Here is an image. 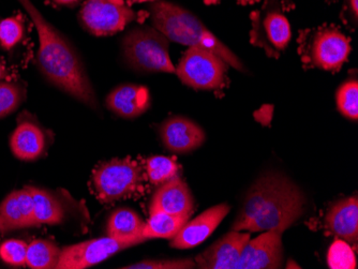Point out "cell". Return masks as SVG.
I'll return each instance as SVG.
<instances>
[{
	"label": "cell",
	"mask_w": 358,
	"mask_h": 269,
	"mask_svg": "<svg viewBox=\"0 0 358 269\" xmlns=\"http://www.w3.org/2000/svg\"><path fill=\"white\" fill-rule=\"evenodd\" d=\"M227 64L209 50L190 46L179 60L175 73L179 80L196 90H213L222 86Z\"/></svg>",
	"instance_id": "cell-5"
},
{
	"label": "cell",
	"mask_w": 358,
	"mask_h": 269,
	"mask_svg": "<svg viewBox=\"0 0 358 269\" xmlns=\"http://www.w3.org/2000/svg\"><path fill=\"white\" fill-rule=\"evenodd\" d=\"M194 200L190 189L178 175L161 184L150 204V214L164 212L177 217H190Z\"/></svg>",
	"instance_id": "cell-14"
},
{
	"label": "cell",
	"mask_w": 358,
	"mask_h": 269,
	"mask_svg": "<svg viewBox=\"0 0 358 269\" xmlns=\"http://www.w3.org/2000/svg\"><path fill=\"white\" fill-rule=\"evenodd\" d=\"M325 224L333 234L348 244H357V196H351L336 203L327 212Z\"/></svg>",
	"instance_id": "cell-17"
},
{
	"label": "cell",
	"mask_w": 358,
	"mask_h": 269,
	"mask_svg": "<svg viewBox=\"0 0 358 269\" xmlns=\"http://www.w3.org/2000/svg\"><path fill=\"white\" fill-rule=\"evenodd\" d=\"M162 143L173 152L186 154L203 145L206 136L204 130L193 120L182 116L169 118L160 128Z\"/></svg>",
	"instance_id": "cell-13"
},
{
	"label": "cell",
	"mask_w": 358,
	"mask_h": 269,
	"mask_svg": "<svg viewBox=\"0 0 358 269\" xmlns=\"http://www.w3.org/2000/svg\"><path fill=\"white\" fill-rule=\"evenodd\" d=\"M25 99L23 86L14 82L0 81V118L14 113Z\"/></svg>",
	"instance_id": "cell-25"
},
{
	"label": "cell",
	"mask_w": 358,
	"mask_h": 269,
	"mask_svg": "<svg viewBox=\"0 0 358 269\" xmlns=\"http://www.w3.org/2000/svg\"><path fill=\"white\" fill-rule=\"evenodd\" d=\"M54 3L58 6H62V7L74 8L78 6L82 0H52Z\"/></svg>",
	"instance_id": "cell-30"
},
{
	"label": "cell",
	"mask_w": 358,
	"mask_h": 269,
	"mask_svg": "<svg viewBox=\"0 0 358 269\" xmlns=\"http://www.w3.org/2000/svg\"><path fill=\"white\" fill-rule=\"evenodd\" d=\"M142 182V166L130 158L104 162L92 174L94 194L102 203L130 198L140 190Z\"/></svg>",
	"instance_id": "cell-4"
},
{
	"label": "cell",
	"mask_w": 358,
	"mask_h": 269,
	"mask_svg": "<svg viewBox=\"0 0 358 269\" xmlns=\"http://www.w3.org/2000/svg\"><path fill=\"white\" fill-rule=\"evenodd\" d=\"M136 3H144V1H154V0H134Z\"/></svg>",
	"instance_id": "cell-36"
},
{
	"label": "cell",
	"mask_w": 358,
	"mask_h": 269,
	"mask_svg": "<svg viewBox=\"0 0 358 269\" xmlns=\"http://www.w3.org/2000/svg\"><path fill=\"white\" fill-rule=\"evenodd\" d=\"M350 40L335 28H324L313 38L311 60L327 71H339L351 53Z\"/></svg>",
	"instance_id": "cell-10"
},
{
	"label": "cell",
	"mask_w": 358,
	"mask_h": 269,
	"mask_svg": "<svg viewBox=\"0 0 358 269\" xmlns=\"http://www.w3.org/2000/svg\"><path fill=\"white\" fill-rule=\"evenodd\" d=\"M152 25L170 41L200 46L220 56L227 65L245 71L243 62L192 12L168 0H154L148 6Z\"/></svg>",
	"instance_id": "cell-2"
},
{
	"label": "cell",
	"mask_w": 358,
	"mask_h": 269,
	"mask_svg": "<svg viewBox=\"0 0 358 269\" xmlns=\"http://www.w3.org/2000/svg\"><path fill=\"white\" fill-rule=\"evenodd\" d=\"M239 3H243V5H247V3H252L257 1V0H238Z\"/></svg>",
	"instance_id": "cell-34"
},
{
	"label": "cell",
	"mask_w": 358,
	"mask_h": 269,
	"mask_svg": "<svg viewBox=\"0 0 358 269\" xmlns=\"http://www.w3.org/2000/svg\"><path fill=\"white\" fill-rule=\"evenodd\" d=\"M7 76V70H6L5 66L3 62L0 60V81Z\"/></svg>",
	"instance_id": "cell-32"
},
{
	"label": "cell",
	"mask_w": 358,
	"mask_h": 269,
	"mask_svg": "<svg viewBox=\"0 0 358 269\" xmlns=\"http://www.w3.org/2000/svg\"><path fill=\"white\" fill-rule=\"evenodd\" d=\"M337 108L341 115L356 122L358 118V82L349 80L338 88L336 94Z\"/></svg>",
	"instance_id": "cell-23"
},
{
	"label": "cell",
	"mask_w": 358,
	"mask_h": 269,
	"mask_svg": "<svg viewBox=\"0 0 358 269\" xmlns=\"http://www.w3.org/2000/svg\"><path fill=\"white\" fill-rule=\"evenodd\" d=\"M146 242L142 237L106 236L62 249L57 269H85L103 262L115 253Z\"/></svg>",
	"instance_id": "cell-7"
},
{
	"label": "cell",
	"mask_w": 358,
	"mask_h": 269,
	"mask_svg": "<svg viewBox=\"0 0 358 269\" xmlns=\"http://www.w3.org/2000/svg\"><path fill=\"white\" fill-rule=\"evenodd\" d=\"M126 269H191L196 264L191 259H173V260H146L136 264L122 267Z\"/></svg>",
	"instance_id": "cell-29"
},
{
	"label": "cell",
	"mask_w": 358,
	"mask_h": 269,
	"mask_svg": "<svg viewBox=\"0 0 358 269\" xmlns=\"http://www.w3.org/2000/svg\"><path fill=\"white\" fill-rule=\"evenodd\" d=\"M178 166L172 158L164 156H155L146 161V172L150 182L162 184L178 175Z\"/></svg>",
	"instance_id": "cell-24"
},
{
	"label": "cell",
	"mask_w": 358,
	"mask_h": 269,
	"mask_svg": "<svg viewBox=\"0 0 358 269\" xmlns=\"http://www.w3.org/2000/svg\"><path fill=\"white\" fill-rule=\"evenodd\" d=\"M301 189L280 174H267L249 190L233 231L265 232L285 226L289 228L305 208Z\"/></svg>",
	"instance_id": "cell-1"
},
{
	"label": "cell",
	"mask_w": 358,
	"mask_h": 269,
	"mask_svg": "<svg viewBox=\"0 0 358 269\" xmlns=\"http://www.w3.org/2000/svg\"><path fill=\"white\" fill-rule=\"evenodd\" d=\"M327 264L331 269L356 268L355 254L350 244L343 240H336L329 248Z\"/></svg>",
	"instance_id": "cell-26"
},
{
	"label": "cell",
	"mask_w": 358,
	"mask_h": 269,
	"mask_svg": "<svg viewBox=\"0 0 358 269\" xmlns=\"http://www.w3.org/2000/svg\"><path fill=\"white\" fill-rule=\"evenodd\" d=\"M170 40L150 26H138L122 38V49L129 67L144 73H175L169 55Z\"/></svg>",
	"instance_id": "cell-3"
},
{
	"label": "cell",
	"mask_w": 358,
	"mask_h": 269,
	"mask_svg": "<svg viewBox=\"0 0 358 269\" xmlns=\"http://www.w3.org/2000/svg\"><path fill=\"white\" fill-rule=\"evenodd\" d=\"M229 212V205L219 204L205 210L190 222L187 221L176 236L172 238L171 247L184 250L199 246L218 228Z\"/></svg>",
	"instance_id": "cell-12"
},
{
	"label": "cell",
	"mask_w": 358,
	"mask_h": 269,
	"mask_svg": "<svg viewBox=\"0 0 358 269\" xmlns=\"http://www.w3.org/2000/svg\"><path fill=\"white\" fill-rule=\"evenodd\" d=\"M24 37V21L21 17H10L0 22V45L6 51L13 49Z\"/></svg>",
	"instance_id": "cell-27"
},
{
	"label": "cell",
	"mask_w": 358,
	"mask_h": 269,
	"mask_svg": "<svg viewBox=\"0 0 358 269\" xmlns=\"http://www.w3.org/2000/svg\"><path fill=\"white\" fill-rule=\"evenodd\" d=\"M27 247L23 240H6L0 245V259L13 267L25 266Z\"/></svg>",
	"instance_id": "cell-28"
},
{
	"label": "cell",
	"mask_w": 358,
	"mask_h": 269,
	"mask_svg": "<svg viewBox=\"0 0 358 269\" xmlns=\"http://www.w3.org/2000/svg\"><path fill=\"white\" fill-rule=\"evenodd\" d=\"M145 222L134 210L120 208L108 220L106 233L112 237H143ZM146 240V238H145Z\"/></svg>",
	"instance_id": "cell-21"
},
{
	"label": "cell",
	"mask_w": 358,
	"mask_h": 269,
	"mask_svg": "<svg viewBox=\"0 0 358 269\" xmlns=\"http://www.w3.org/2000/svg\"><path fill=\"white\" fill-rule=\"evenodd\" d=\"M250 240V233L232 231L211 245L195 258L198 268L236 269L243 248Z\"/></svg>",
	"instance_id": "cell-11"
},
{
	"label": "cell",
	"mask_w": 358,
	"mask_h": 269,
	"mask_svg": "<svg viewBox=\"0 0 358 269\" xmlns=\"http://www.w3.org/2000/svg\"><path fill=\"white\" fill-rule=\"evenodd\" d=\"M62 249L45 240H34L28 245L26 265L31 269H53L57 267Z\"/></svg>",
	"instance_id": "cell-22"
},
{
	"label": "cell",
	"mask_w": 358,
	"mask_h": 269,
	"mask_svg": "<svg viewBox=\"0 0 358 269\" xmlns=\"http://www.w3.org/2000/svg\"><path fill=\"white\" fill-rule=\"evenodd\" d=\"M282 3L285 9H291L293 7V0H282Z\"/></svg>",
	"instance_id": "cell-33"
},
{
	"label": "cell",
	"mask_w": 358,
	"mask_h": 269,
	"mask_svg": "<svg viewBox=\"0 0 358 269\" xmlns=\"http://www.w3.org/2000/svg\"><path fill=\"white\" fill-rule=\"evenodd\" d=\"M106 103L108 110L120 117H138L150 108V92L145 86L124 84L108 94Z\"/></svg>",
	"instance_id": "cell-16"
},
{
	"label": "cell",
	"mask_w": 358,
	"mask_h": 269,
	"mask_svg": "<svg viewBox=\"0 0 358 269\" xmlns=\"http://www.w3.org/2000/svg\"><path fill=\"white\" fill-rule=\"evenodd\" d=\"M252 42L262 46L268 55L277 57L292 39V28L277 0H268L251 14Z\"/></svg>",
	"instance_id": "cell-8"
},
{
	"label": "cell",
	"mask_w": 358,
	"mask_h": 269,
	"mask_svg": "<svg viewBox=\"0 0 358 269\" xmlns=\"http://www.w3.org/2000/svg\"><path fill=\"white\" fill-rule=\"evenodd\" d=\"M138 14L124 0H86L78 12L84 29L96 37H108L136 21Z\"/></svg>",
	"instance_id": "cell-6"
},
{
	"label": "cell",
	"mask_w": 358,
	"mask_h": 269,
	"mask_svg": "<svg viewBox=\"0 0 358 269\" xmlns=\"http://www.w3.org/2000/svg\"><path fill=\"white\" fill-rule=\"evenodd\" d=\"M34 202V212H35V226L40 224H62L64 218V210L62 203L57 198L37 187L27 186Z\"/></svg>",
	"instance_id": "cell-19"
},
{
	"label": "cell",
	"mask_w": 358,
	"mask_h": 269,
	"mask_svg": "<svg viewBox=\"0 0 358 269\" xmlns=\"http://www.w3.org/2000/svg\"><path fill=\"white\" fill-rule=\"evenodd\" d=\"M350 11L353 12L354 17L357 19L358 15V0H348Z\"/></svg>",
	"instance_id": "cell-31"
},
{
	"label": "cell",
	"mask_w": 358,
	"mask_h": 269,
	"mask_svg": "<svg viewBox=\"0 0 358 269\" xmlns=\"http://www.w3.org/2000/svg\"><path fill=\"white\" fill-rule=\"evenodd\" d=\"M204 1L207 5H214V3H218L219 0H204Z\"/></svg>",
	"instance_id": "cell-35"
},
{
	"label": "cell",
	"mask_w": 358,
	"mask_h": 269,
	"mask_svg": "<svg viewBox=\"0 0 358 269\" xmlns=\"http://www.w3.org/2000/svg\"><path fill=\"white\" fill-rule=\"evenodd\" d=\"M287 226L265 231L243 248L236 269H277L283 264L282 235Z\"/></svg>",
	"instance_id": "cell-9"
},
{
	"label": "cell",
	"mask_w": 358,
	"mask_h": 269,
	"mask_svg": "<svg viewBox=\"0 0 358 269\" xmlns=\"http://www.w3.org/2000/svg\"><path fill=\"white\" fill-rule=\"evenodd\" d=\"M10 148L17 159L34 161L42 156L45 150V136L35 122H20L10 138Z\"/></svg>",
	"instance_id": "cell-18"
},
{
	"label": "cell",
	"mask_w": 358,
	"mask_h": 269,
	"mask_svg": "<svg viewBox=\"0 0 358 269\" xmlns=\"http://www.w3.org/2000/svg\"><path fill=\"white\" fill-rule=\"evenodd\" d=\"M35 226L31 194L25 187L11 192L0 204V232Z\"/></svg>",
	"instance_id": "cell-15"
},
{
	"label": "cell",
	"mask_w": 358,
	"mask_h": 269,
	"mask_svg": "<svg viewBox=\"0 0 358 269\" xmlns=\"http://www.w3.org/2000/svg\"><path fill=\"white\" fill-rule=\"evenodd\" d=\"M188 220L189 217L172 216L164 212H152L148 222H145L143 237L148 240L152 238L172 240Z\"/></svg>",
	"instance_id": "cell-20"
}]
</instances>
